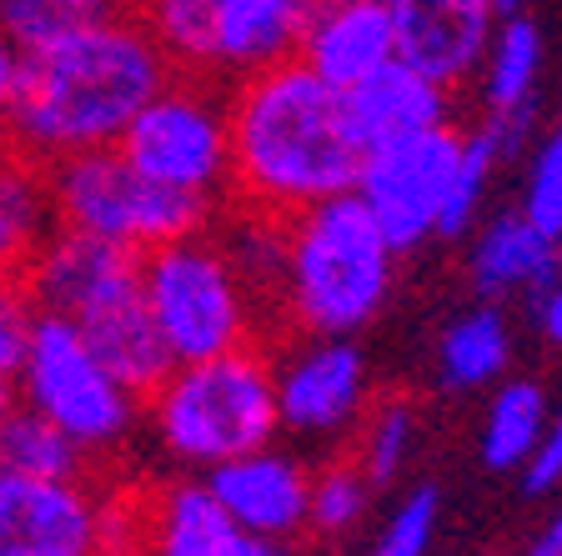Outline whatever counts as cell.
<instances>
[{
    "label": "cell",
    "mask_w": 562,
    "mask_h": 556,
    "mask_svg": "<svg viewBox=\"0 0 562 556\" xmlns=\"http://www.w3.org/2000/svg\"><path fill=\"white\" fill-rule=\"evenodd\" d=\"M312 0H216L206 21V66L201 76L246 81L296 60V41Z\"/></svg>",
    "instance_id": "e0dca14e"
},
{
    "label": "cell",
    "mask_w": 562,
    "mask_h": 556,
    "mask_svg": "<svg viewBox=\"0 0 562 556\" xmlns=\"http://www.w3.org/2000/svg\"><path fill=\"white\" fill-rule=\"evenodd\" d=\"M522 5H527V0H492V11H497V15H513V11H522Z\"/></svg>",
    "instance_id": "74e56055"
},
{
    "label": "cell",
    "mask_w": 562,
    "mask_h": 556,
    "mask_svg": "<svg viewBox=\"0 0 562 556\" xmlns=\"http://www.w3.org/2000/svg\"><path fill=\"white\" fill-rule=\"evenodd\" d=\"M507 361H513V326L497 302L462 311L437 341V376L447 392H482L503 382Z\"/></svg>",
    "instance_id": "603a6c76"
},
{
    "label": "cell",
    "mask_w": 562,
    "mask_h": 556,
    "mask_svg": "<svg viewBox=\"0 0 562 556\" xmlns=\"http://www.w3.org/2000/svg\"><path fill=\"white\" fill-rule=\"evenodd\" d=\"M296 60L331 91H351L386 60H397L386 5L382 0H312L302 41H296Z\"/></svg>",
    "instance_id": "2e32d148"
},
{
    "label": "cell",
    "mask_w": 562,
    "mask_h": 556,
    "mask_svg": "<svg viewBox=\"0 0 562 556\" xmlns=\"http://www.w3.org/2000/svg\"><path fill=\"white\" fill-rule=\"evenodd\" d=\"M548 427H552L548 392L538 382H503L487 401V417H482V462L492 472H517Z\"/></svg>",
    "instance_id": "cb8c5ba5"
},
{
    "label": "cell",
    "mask_w": 562,
    "mask_h": 556,
    "mask_svg": "<svg viewBox=\"0 0 562 556\" xmlns=\"http://www.w3.org/2000/svg\"><path fill=\"white\" fill-rule=\"evenodd\" d=\"M397 251L351 191L281 220L277 296L306 337H357L392 296Z\"/></svg>",
    "instance_id": "3957f363"
},
{
    "label": "cell",
    "mask_w": 562,
    "mask_h": 556,
    "mask_svg": "<svg viewBox=\"0 0 562 556\" xmlns=\"http://www.w3.org/2000/svg\"><path fill=\"white\" fill-rule=\"evenodd\" d=\"M105 11H116V0H0V35L15 56H25L91 25Z\"/></svg>",
    "instance_id": "484cf974"
},
{
    "label": "cell",
    "mask_w": 562,
    "mask_h": 556,
    "mask_svg": "<svg viewBox=\"0 0 562 556\" xmlns=\"http://www.w3.org/2000/svg\"><path fill=\"white\" fill-rule=\"evenodd\" d=\"M15 401L66 431L86 456L116 452L140 421V396L111 376L86 347V337L66 316L35 311L21 371H15Z\"/></svg>",
    "instance_id": "52a82bcc"
},
{
    "label": "cell",
    "mask_w": 562,
    "mask_h": 556,
    "mask_svg": "<svg viewBox=\"0 0 562 556\" xmlns=\"http://www.w3.org/2000/svg\"><path fill=\"white\" fill-rule=\"evenodd\" d=\"M136 266L140 256L121 251V246H105L95 236L81 231H56L31 251L21 271V291L31 296L35 311L66 316V321H86V316L105 311V306L136 296Z\"/></svg>",
    "instance_id": "4fadbf2b"
},
{
    "label": "cell",
    "mask_w": 562,
    "mask_h": 556,
    "mask_svg": "<svg viewBox=\"0 0 562 556\" xmlns=\"http://www.w3.org/2000/svg\"><path fill=\"white\" fill-rule=\"evenodd\" d=\"M341 105H347L351 136H357L362 151L386 146V140H407L417 131H432L452 121V91L427 81L422 70L402 66V60H386L367 81L341 91Z\"/></svg>",
    "instance_id": "ac0fdd59"
},
{
    "label": "cell",
    "mask_w": 562,
    "mask_h": 556,
    "mask_svg": "<svg viewBox=\"0 0 562 556\" xmlns=\"http://www.w3.org/2000/svg\"><path fill=\"white\" fill-rule=\"evenodd\" d=\"M457 156H462V131L452 121L362 151L357 175H351V196L367 206V216L382 226L397 256L417 251L437 236L447 185L457 175Z\"/></svg>",
    "instance_id": "9c48e42d"
},
{
    "label": "cell",
    "mask_w": 562,
    "mask_h": 556,
    "mask_svg": "<svg viewBox=\"0 0 562 556\" xmlns=\"http://www.w3.org/2000/svg\"><path fill=\"white\" fill-rule=\"evenodd\" d=\"M105 536L111 511L86 476L0 472V556H91Z\"/></svg>",
    "instance_id": "30bf717a"
},
{
    "label": "cell",
    "mask_w": 562,
    "mask_h": 556,
    "mask_svg": "<svg viewBox=\"0 0 562 556\" xmlns=\"http://www.w3.org/2000/svg\"><path fill=\"white\" fill-rule=\"evenodd\" d=\"M382 5L392 21L397 60L447 91L477 76L492 31L503 21L492 0H382Z\"/></svg>",
    "instance_id": "5bb4252c"
},
{
    "label": "cell",
    "mask_w": 562,
    "mask_h": 556,
    "mask_svg": "<svg viewBox=\"0 0 562 556\" xmlns=\"http://www.w3.org/2000/svg\"><path fill=\"white\" fill-rule=\"evenodd\" d=\"M412 446H417V411H412V401L392 396V401L362 411V436H357V456L351 462L362 466V476L372 487H386L407 466Z\"/></svg>",
    "instance_id": "4316f807"
},
{
    "label": "cell",
    "mask_w": 562,
    "mask_h": 556,
    "mask_svg": "<svg viewBox=\"0 0 562 556\" xmlns=\"http://www.w3.org/2000/svg\"><path fill=\"white\" fill-rule=\"evenodd\" d=\"M538 81H542V31L527 11H513L497 21L487 56L477 66L482 111L492 121H532Z\"/></svg>",
    "instance_id": "44dd1931"
},
{
    "label": "cell",
    "mask_w": 562,
    "mask_h": 556,
    "mask_svg": "<svg viewBox=\"0 0 562 556\" xmlns=\"http://www.w3.org/2000/svg\"><path fill=\"white\" fill-rule=\"evenodd\" d=\"M11 86H15V50L0 35V140H5V111H11Z\"/></svg>",
    "instance_id": "e575fe53"
},
{
    "label": "cell",
    "mask_w": 562,
    "mask_h": 556,
    "mask_svg": "<svg viewBox=\"0 0 562 556\" xmlns=\"http://www.w3.org/2000/svg\"><path fill=\"white\" fill-rule=\"evenodd\" d=\"M271 396L281 431L331 441L367 411V361L351 337H306V347L271 361Z\"/></svg>",
    "instance_id": "8fae6325"
},
{
    "label": "cell",
    "mask_w": 562,
    "mask_h": 556,
    "mask_svg": "<svg viewBox=\"0 0 562 556\" xmlns=\"http://www.w3.org/2000/svg\"><path fill=\"white\" fill-rule=\"evenodd\" d=\"M116 151L136 166L146 181L181 191L196 201H216L232 175V146H226V101L201 86V76H181L140 105L116 136Z\"/></svg>",
    "instance_id": "ba28073f"
},
{
    "label": "cell",
    "mask_w": 562,
    "mask_h": 556,
    "mask_svg": "<svg viewBox=\"0 0 562 556\" xmlns=\"http://www.w3.org/2000/svg\"><path fill=\"white\" fill-rule=\"evenodd\" d=\"M468 271L482 302H513L527 296L532 286H542L548 276H558V241L542 231H532L517 211L487 216L472 236Z\"/></svg>",
    "instance_id": "d6986e66"
},
{
    "label": "cell",
    "mask_w": 562,
    "mask_h": 556,
    "mask_svg": "<svg viewBox=\"0 0 562 556\" xmlns=\"http://www.w3.org/2000/svg\"><path fill=\"white\" fill-rule=\"evenodd\" d=\"M372 481L357 462H331L306 481V532L316 536H347L367 517Z\"/></svg>",
    "instance_id": "83f0119b"
},
{
    "label": "cell",
    "mask_w": 562,
    "mask_h": 556,
    "mask_svg": "<svg viewBox=\"0 0 562 556\" xmlns=\"http://www.w3.org/2000/svg\"><path fill=\"white\" fill-rule=\"evenodd\" d=\"M31 321H35V306L21 291V281L0 286V386H15L25 341H31Z\"/></svg>",
    "instance_id": "1f68e13d"
},
{
    "label": "cell",
    "mask_w": 562,
    "mask_h": 556,
    "mask_svg": "<svg viewBox=\"0 0 562 556\" xmlns=\"http://www.w3.org/2000/svg\"><path fill=\"white\" fill-rule=\"evenodd\" d=\"M91 456L56 431L46 417H35L31 406L11 401V411L0 417V472L21 476H86Z\"/></svg>",
    "instance_id": "d4e9b609"
},
{
    "label": "cell",
    "mask_w": 562,
    "mask_h": 556,
    "mask_svg": "<svg viewBox=\"0 0 562 556\" xmlns=\"http://www.w3.org/2000/svg\"><path fill=\"white\" fill-rule=\"evenodd\" d=\"M50 231H56V206L46 166L0 140V286L21 281L31 251Z\"/></svg>",
    "instance_id": "ffe728a7"
},
{
    "label": "cell",
    "mask_w": 562,
    "mask_h": 556,
    "mask_svg": "<svg viewBox=\"0 0 562 556\" xmlns=\"http://www.w3.org/2000/svg\"><path fill=\"white\" fill-rule=\"evenodd\" d=\"M216 0H140V25L156 35L181 76H201L206 66V21Z\"/></svg>",
    "instance_id": "f1b7e54d"
},
{
    "label": "cell",
    "mask_w": 562,
    "mask_h": 556,
    "mask_svg": "<svg viewBox=\"0 0 562 556\" xmlns=\"http://www.w3.org/2000/svg\"><path fill=\"white\" fill-rule=\"evenodd\" d=\"M522 302H527L532 326H538V337L548 341V347H558L562 341V286H558V276H548L542 286H532Z\"/></svg>",
    "instance_id": "836d02e7"
},
{
    "label": "cell",
    "mask_w": 562,
    "mask_h": 556,
    "mask_svg": "<svg viewBox=\"0 0 562 556\" xmlns=\"http://www.w3.org/2000/svg\"><path fill=\"white\" fill-rule=\"evenodd\" d=\"M517 476H522L527 497H552V491H558V476H562V431L558 427L542 431V441L522 456Z\"/></svg>",
    "instance_id": "d6a6232c"
},
{
    "label": "cell",
    "mask_w": 562,
    "mask_h": 556,
    "mask_svg": "<svg viewBox=\"0 0 562 556\" xmlns=\"http://www.w3.org/2000/svg\"><path fill=\"white\" fill-rule=\"evenodd\" d=\"M91 556H140V552H136V542H101Z\"/></svg>",
    "instance_id": "8d00e7d4"
},
{
    "label": "cell",
    "mask_w": 562,
    "mask_h": 556,
    "mask_svg": "<svg viewBox=\"0 0 562 556\" xmlns=\"http://www.w3.org/2000/svg\"><path fill=\"white\" fill-rule=\"evenodd\" d=\"M136 286L171 366L246 347L257 331L251 291L236 276L226 246L206 236V226L166 246H151L136 266Z\"/></svg>",
    "instance_id": "5b68a950"
},
{
    "label": "cell",
    "mask_w": 562,
    "mask_h": 556,
    "mask_svg": "<svg viewBox=\"0 0 562 556\" xmlns=\"http://www.w3.org/2000/svg\"><path fill=\"white\" fill-rule=\"evenodd\" d=\"M146 421L171 462L191 472L246 456L277 441V396H271V356L251 341L222 356L176 361L151 392L140 396Z\"/></svg>",
    "instance_id": "277c9868"
},
{
    "label": "cell",
    "mask_w": 562,
    "mask_h": 556,
    "mask_svg": "<svg viewBox=\"0 0 562 556\" xmlns=\"http://www.w3.org/2000/svg\"><path fill=\"white\" fill-rule=\"evenodd\" d=\"M171 76L176 66L140 15L105 11L81 31L15 56L5 146L41 166L116 146L126 121Z\"/></svg>",
    "instance_id": "6da1fadb"
},
{
    "label": "cell",
    "mask_w": 562,
    "mask_h": 556,
    "mask_svg": "<svg viewBox=\"0 0 562 556\" xmlns=\"http://www.w3.org/2000/svg\"><path fill=\"white\" fill-rule=\"evenodd\" d=\"M201 481L241 532L286 546L306 532V481H312V472L296 456L257 446V452L201 472Z\"/></svg>",
    "instance_id": "9a60e30c"
},
{
    "label": "cell",
    "mask_w": 562,
    "mask_h": 556,
    "mask_svg": "<svg viewBox=\"0 0 562 556\" xmlns=\"http://www.w3.org/2000/svg\"><path fill=\"white\" fill-rule=\"evenodd\" d=\"M517 216L532 226V231L562 236V140L542 136L532 151H527V171H522V196H517Z\"/></svg>",
    "instance_id": "f546056e"
},
{
    "label": "cell",
    "mask_w": 562,
    "mask_h": 556,
    "mask_svg": "<svg viewBox=\"0 0 562 556\" xmlns=\"http://www.w3.org/2000/svg\"><path fill=\"white\" fill-rule=\"evenodd\" d=\"M46 175L56 226L95 236L105 246H121L131 256H146L151 246L191 236L211 220L206 201L146 181L116 146L66 156V161L46 166Z\"/></svg>",
    "instance_id": "8992f818"
},
{
    "label": "cell",
    "mask_w": 562,
    "mask_h": 556,
    "mask_svg": "<svg viewBox=\"0 0 562 556\" xmlns=\"http://www.w3.org/2000/svg\"><path fill=\"white\" fill-rule=\"evenodd\" d=\"M522 556H562V522H542Z\"/></svg>",
    "instance_id": "d590c367"
},
{
    "label": "cell",
    "mask_w": 562,
    "mask_h": 556,
    "mask_svg": "<svg viewBox=\"0 0 562 556\" xmlns=\"http://www.w3.org/2000/svg\"><path fill=\"white\" fill-rule=\"evenodd\" d=\"M126 526L140 556H292L286 542H267L232 526L201 476L156 481L126 501Z\"/></svg>",
    "instance_id": "7c38bea8"
},
{
    "label": "cell",
    "mask_w": 562,
    "mask_h": 556,
    "mask_svg": "<svg viewBox=\"0 0 562 556\" xmlns=\"http://www.w3.org/2000/svg\"><path fill=\"white\" fill-rule=\"evenodd\" d=\"M437 517H442V497L437 487H417L397 501V511L386 517L382 536L372 542V556H427L437 536Z\"/></svg>",
    "instance_id": "4dcf8cb0"
},
{
    "label": "cell",
    "mask_w": 562,
    "mask_h": 556,
    "mask_svg": "<svg viewBox=\"0 0 562 556\" xmlns=\"http://www.w3.org/2000/svg\"><path fill=\"white\" fill-rule=\"evenodd\" d=\"M70 326L81 331L86 347L95 351V361H101L126 392L146 396L166 371H171V356H166L151 316H146V306H140V291L126 296V302H116V306H105V311L86 316V321H70Z\"/></svg>",
    "instance_id": "7402d4cb"
},
{
    "label": "cell",
    "mask_w": 562,
    "mask_h": 556,
    "mask_svg": "<svg viewBox=\"0 0 562 556\" xmlns=\"http://www.w3.org/2000/svg\"><path fill=\"white\" fill-rule=\"evenodd\" d=\"M226 191L271 220L351 191L362 161L341 91L316 81L302 60H281L236 81V95L226 101Z\"/></svg>",
    "instance_id": "7a4b0ae2"
}]
</instances>
